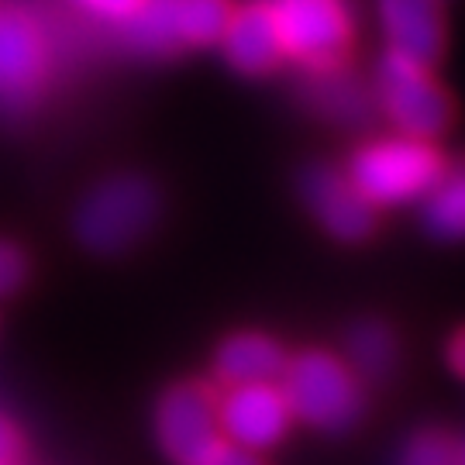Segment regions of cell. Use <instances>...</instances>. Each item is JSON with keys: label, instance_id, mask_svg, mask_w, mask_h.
Masks as SVG:
<instances>
[{"label": "cell", "instance_id": "cell-15", "mask_svg": "<svg viewBox=\"0 0 465 465\" xmlns=\"http://www.w3.org/2000/svg\"><path fill=\"white\" fill-rule=\"evenodd\" d=\"M349 351H351L355 369H362L366 376H386V372L393 369V359H397L393 334L386 331L382 324H376V321L359 324V328L349 334Z\"/></svg>", "mask_w": 465, "mask_h": 465}, {"label": "cell", "instance_id": "cell-6", "mask_svg": "<svg viewBox=\"0 0 465 465\" xmlns=\"http://www.w3.org/2000/svg\"><path fill=\"white\" fill-rule=\"evenodd\" d=\"M380 97L382 111L407 138L428 142L449 128V97L420 63L386 52L380 63Z\"/></svg>", "mask_w": 465, "mask_h": 465}, {"label": "cell", "instance_id": "cell-18", "mask_svg": "<svg viewBox=\"0 0 465 465\" xmlns=\"http://www.w3.org/2000/svg\"><path fill=\"white\" fill-rule=\"evenodd\" d=\"M21 276H25V259H21V252L0 242V297L11 293L17 282H21Z\"/></svg>", "mask_w": 465, "mask_h": 465}, {"label": "cell", "instance_id": "cell-21", "mask_svg": "<svg viewBox=\"0 0 465 465\" xmlns=\"http://www.w3.org/2000/svg\"><path fill=\"white\" fill-rule=\"evenodd\" d=\"M451 366L462 369V338L455 334V341H451Z\"/></svg>", "mask_w": 465, "mask_h": 465}, {"label": "cell", "instance_id": "cell-5", "mask_svg": "<svg viewBox=\"0 0 465 465\" xmlns=\"http://www.w3.org/2000/svg\"><path fill=\"white\" fill-rule=\"evenodd\" d=\"M159 200L142 176H114L84 200L76 234L94 252H121L152 228Z\"/></svg>", "mask_w": 465, "mask_h": 465}, {"label": "cell", "instance_id": "cell-16", "mask_svg": "<svg viewBox=\"0 0 465 465\" xmlns=\"http://www.w3.org/2000/svg\"><path fill=\"white\" fill-rule=\"evenodd\" d=\"M403 465H462V451L445 434H420L403 451Z\"/></svg>", "mask_w": 465, "mask_h": 465}, {"label": "cell", "instance_id": "cell-17", "mask_svg": "<svg viewBox=\"0 0 465 465\" xmlns=\"http://www.w3.org/2000/svg\"><path fill=\"white\" fill-rule=\"evenodd\" d=\"M80 7H86L90 15L97 17H107V21H117V25H124L128 17L142 7V0H76Z\"/></svg>", "mask_w": 465, "mask_h": 465}, {"label": "cell", "instance_id": "cell-13", "mask_svg": "<svg viewBox=\"0 0 465 465\" xmlns=\"http://www.w3.org/2000/svg\"><path fill=\"white\" fill-rule=\"evenodd\" d=\"M286 355L266 334H234L217 351V376L228 386H252V382L280 380Z\"/></svg>", "mask_w": 465, "mask_h": 465}, {"label": "cell", "instance_id": "cell-12", "mask_svg": "<svg viewBox=\"0 0 465 465\" xmlns=\"http://www.w3.org/2000/svg\"><path fill=\"white\" fill-rule=\"evenodd\" d=\"M221 45L224 55L238 73L245 76H262L282 59L280 35H276V21L269 4H252L245 11L228 17L224 32H221Z\"/></svg>", "mask_w": 465, "mask_h": 465}, {"label": "cell", "instance_id": "cell-4", "mask_svg": "<svg viewBox=\"0 0 465 465\" xmlns=\"http://www.w3.org/2000/svg\"><path fill=\"white\" fill-rule=\"evenodd\" d=\"M282 55L307 69H334L351 42L345 0H272L269 4Z\"/></svg>", "mask_w": 465, "mask_h": 465}, {"label": "cell", "instance_id": "cell-19", "mask_svg": "<svg viewBox=\"0 0 465 465\" xmlns=\"http://www.w3.org/2000/svg\"><path fill=\"white\" fill-rule=\"evenodd\" d=\"M203 465H259V459H255V451L238 449V445H232V441H221Z\"/></svg>", "mask_w": 465, "mask_h": 465}, {"label": "cell", "instance_id": "cell-10", "mask_svg": "<svg viewBox=\"0 0 465 465\" xmlns=\"http://www.w3.org/2000/svg\"><path fill=\"white\" fill-rule=\"evenodd\" d=\"M300 193H303V200L314 211L317 221L331 234L345 238V242L366 238L372 232V224H376V207L341 173L311 169L303 176V183H300Z\"/></svg>", "mask_w": 465, "mask_h": 465}, {"label": "cell", "instance_id": "cell-3", "mask_svg": "<svg viewBox=\"0 0 465 465\" xmlns=\"http://www.w3.org/2000/svg\"><path fill=\"white\" fill-rule=\"evenodd\" d=\"M228 17V0H142L121 28L138 52L173 55L186 45H214Z\"/></svg>", "mask_w": 465, "mask_h": 465}, {"label": "cell", "instance_id": "cell-2", "mask_svg": "<svg viewBox=\"0 0 465 465\" xmlns=\"http://www.w3.org/2000/svg\"><path fill=\"white\" fill-rule=\"evenodd\" d=\"M280 393L290 417H300L321 431H341L362 411L355 376L328 351H303L290 359L280 372Z\"/></svg>", "mask_w": 465, "mask_h": 465}, {"label": "cell", "instance_id": "cell-11", "mask_svg": "<svg viewBox=\"0 0 465 465\" xmlns=\"http://www.w3.org/2000/svg\"><path fill=\"white\" fill-rule=\"evenodd\" d=\"M380 17L393 55L434 66L441 55V0H380Z\"/></svg>", "mask_w": 465, "mask_h": 465}, {"label": "cell", "instance_id": "cell-1", "mask_svg": "<svg viewBox=\"0 0 465 465\" xmlns=\"http://www.w3.org/2000/svg\"><path fill=\"white\" fill-rule=\"evenodd\" d=\"M449 173L445 159L420 138H386L355 152L349 183L372 207H397L424 200L441 176Z\"/></svg>", "mask_w": 465, "mask_h": 465}, {"label": "cell", "instance_id": "cell-8", "mask_svg": "<svg viewBox=\"0 0 465 465\" xmlns=\"http://www.w3.org/2000/svg\"><path fill=\"white\" fill-rule=\"evenodd\" d=\"M49 73L45 35L25 11H0V107L21 111L35 100Z\"/></svg>", "mask_w": 465, "mask_h": 465}, {"label": "cell", "instance_id": "cell-9", "mask_svg": "<svg viewBox=\"0 0 465 465\" xmlns=\"http://www.w3.org/2000/svg\"><path fill=\"white\" fill-rule=\"evenodd\" d=\"M290 407L282 400L276 382H252L232 386L217 403V424L221 438L245 451L272 449L290 428Z\"/></svg>", "mask_w": 465, "mask_h": 465}, {"label": "cell", "instance_id": "cell-7", "mask_svg": "<svg viewBox=\"0 0 465 465\" xmlns=\"http://www.w3.org/2000/svg\"><path fill=\"white\" fill-rule=\"evenodd\" d=\"M155 431L176 465H203L224 441L217 424V400L203 386L169 390L155 414Z\"/></svg>", "mask_w": 465, "mask_h": 465}, {"label": "cell", "instance_id": "cell-20", "mask_svg": "<svg viewBox=\"0 0 465 465\" xmlns=\"http://www.w3.org/2000/svg\"><path fill=\"white\" fill-rule=\"evenodd\" d=\"M15 451H17V438H15V431L0 420V465H7L11 459H15Z\"/></svg>", "mask_w": 465, "mask_h": 465}, {"label": "cell", "instance_id": "cell-14", "mask_svg": "<svg viewBox=\"0 0 465 465\" xmlns=\"http://www.w3.org/2000/svg\"><path fill=\"white\" fill-rule=\"evenodd\" d=\"M424 224L434 238H459L465 224V186L462 176L449 169L438 183L424 193Z\"/></svg>", "mask_w": 465, "mask_h": 465}]
</instances>
